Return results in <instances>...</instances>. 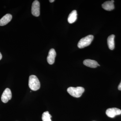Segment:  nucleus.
Wrapping results in <instances>:
<instances>
[{
	"mask_svg": "<svg viewBox=\"0 0 121 121\" xmlns=\"http://www.w3.org/2000/svg\"><path fill=\"white\" fill-rule=\"evenodd\" d=\"M29 86L32 90L36 91L40 88V82L35 75H30L29 80Z\"/></svg>",
	"mask_w": 121,
	"mask_h": 121,
	"instance_id": "1",
	"label": "nucleus"
},
{
	"mask_svg": "<svg viewBox=\"0 0 121 121\" xmlns=\"http://www.w3.org/2000/svg\"><path fill=\"white\" fill-rule=\"evenodd\" d=\"M68 93L74 97L79 98L82 96L84 91V89L82 87H70L67 90Z\"/></svg>",
	"mask_w": 121,
	"mask_h": 121,
	"instance_id": "2",
	"label": "nucleus"
},
{
	"mask_svg": "<svg viewBox=\"0 0 121 121\" xmlns=\"http://www.w3.org/2000/svg\"><path fill=\"white\" fill-rule=\"evenodd\" d=\"M94 38L93 35H90L81 39L78 43V47L82 48L89 46L91 43Z\"/></svg>",
	"mask_w": 121,
	"mask_h": 121,
	"instance_id": "3",
	"label": "nucleus"
},
{
	"mask_svg": "<svg viewBox=\"0 0 121 121\" xmlns=\"http://www.w3.org/2000/svg\"><path fill=\"white\" fill-rule=\"evenodd\" d=\"M40 6L39 2L38 0L34 1L32 5V14L35 17H39L40 13Z\"/></svg>",
	"mask_w": 121,
	"mask_h": 121,
	"instance_id": "4",
	"label": "nucleus"
},
{
	"mask_svg": "<svg viewBox=\"0 0 121 121\" xmlns=\"http://www.w3.org/2000/svg\"><path fill=\"white\" fill-rule=\"evenodd\" d=\"M106 113L108 117L113 118L116 115L121 114V110L116 108H109L106 111Z\"/></svg>",
	"mask_w": 121,
	"mask_h": 121,
	"instance_id": "5",
	"label": "nucleus"
},
{
	"mask_svg": "<svg viewBox=\"0 0 121 121\" xmlns=\"http://www.w3.org/2000/svg\"><path fill=\"white\" fill-rule=\"evenodd\" d=\"M12 97V93L11 90L9 88L5 90L1 95V101L4 103H7L9 100L11 99Z\"/></svg>",
	"mask_w": 121,
	"mask_h": 121,
	"instance_id": "6",
	"label": "nucleus"
},
{
	"mask_svg": "<svg viewBox=\"0 0 121 121\" xmlns=\"http://www.w3.org/2000/svg\"><path fill=\"white\" fill-rule=\"evenodd\" d=\"M56 56L55 51L53 48H52L49 51L48 55L47 58L48 62L50 65H52L55 62V58Z\"/></svg>",
	"mask_w": 121,
	"mask_h": 121,
	"instance_id": "7",
	"label": "nucleus"
},
{
	"mask_svg": "<svg viewBox=\"0 0 121 121\" xmlns=\"http://www.w3.org/2000/svg\"><path fill=\"white\" fill-rule=\"evenodd\" d=\"M83 63L85 66L92 68H95L98 66H100L97 61L91 59L85 60L83 61Z\"/></svg>",
	"mask_w": 121,
	"mask_h": 121,
	"instance_id": "8",
	"label": "nucleus"
},
{
	"mask_svg": "<svg viewBox=\"0 0 121 121\" xmlns=\"http://www.w3.org/2000/svg\"><path fill=\"white\" fill-rule=\"evenodd\" d=\"M12 18V16L11 14H6L0 20V26H4L6 25L11 21Z\"/></svg>",
	"mask_w": 121,
	"mask_h": 121,
	"instance_id": "9",
	"label": "nucleus"
},
{
	"mask_svg": "<svg viewBox=\"0 0 121 121\" xmlns=\"http://www.w3.org/2000/svg\"><path fill=\"white\" fill-rule=\"evenodd\" d=\"M102 7L106 11H111L114 9V5L111 1H108L104 2L102 4Z\"/></svg>",
	"mask_w": 121,
	"mask_h": 121,
	"instance_id": "10",
	"label": "nucleus"
},
{
	"mask_svg": "<svg viewBox=\"0 0 121 121\" xmlns=\"http://www.w3.org/2000/svg\"><path fill=\"white\" fill-rule=\"evenodd\" d=\"M77 11L73 10L70 13L68 18V21L70 24H72L75 22L77 19Z\"/></svg>",
	"mask_w": 121,
	"mask_h": 121,
	"instance_id": "11",
	"label": "nucleus"
},
{
	"mask_svg": "<svg viewBox=\"0 0 121 121\" xmlns=\"http://www.w3.org/2000/svg\"><path fill=\"white\" fill-rule=\"evenodd\" d=\"M115 35H111L107 39V43L108 47L110 50H114L115 48L114 38Z\"/></svg>",
	"mask_w": 121,
	"mask_h": 121,
	"instance_id": "12",
	"label": "nucleus"
},
{
	"mask_svg": "<svg viewBox=\"0 0 121 121\" xmlns=\"http://www.w3.org/2000/svg\"><path fill=\"white\" fill-rule=\"evenodd\" d=\"M52 116L48 111L44 112L42 115V119L43 121H52L51 118Z\"/></svg>",
	"mask_w": 121,
	"mask_h": 121,
	"instance_id": "13",
	"label": "nucleus"
},
{
	"mask_svg": "<svg viewBox=\"0 0 121 121\" xmlns=\"http://www.w3.org/2000/svg\"><path fill=\"white\" fill-rule=\"evenodd\" d=\"M118 89L119 90L121 91V81L118 86Z\"/></svg>",
	"mask_w": 121,
	"mask_h": 121,
	"instance_id": "14",
	"label": "nucleus"
},
{
	"mask_svg": "<svg viewBox=\"0 0 121 121\" xmlns=\"http://www.w3.org/2000/svg\"><path fill=\"white\" fill-rule=\"evenodd\" d=\"M2 58V55L1 52H0V60Z\"/></svg>",
	"mask_w": 121,
	"mask_h": 121,
	"instance_id": "15",
	"label": "nucleus"
},
{
	"mask_svg": "<svg viewBox=\"0 0 121 121\" xmlns=\"http://www.w3.org/2000/svg\"><path fill=\"white\" fill-rule=\"evenodd\" d=\"M49 1H50V2H51L52 3V2H54L55 0H49Z\"/></svg>",
	"mask_w": 121,
	"mask_h": 121,
	"instance_id": "16",
	"label": "nucleus"
},
{
	"mask_svg": "<svg viewBox=\"0 0 121 121\" xmlns=\"http://www.w3.org/2000/svg\"><path fill=\"white\" fill-rule=\"evenodd\" d=\"M111 1L112 2V3H114V0H111Z\"/></svg>",
	"mask_w": 121,
	"mask_h": 121,
	"instance_id": "17",
	"label": "nucleus"
}]
</instances>
